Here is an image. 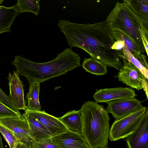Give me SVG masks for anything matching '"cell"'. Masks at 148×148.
I'll use <instances>...</instances> for the list:
<instances>
[{
	"label": "cell",
	"instance_id": "obj_1",
	"mask_svg": "<svg viewBox=\"0 0 148 148\" xmlns=\"http://www.w3.org/2000/svg\"><path fill=\"white\" fill-rule=\"evenodd\" d=\"M58 25L71 49H81L91 58L119 71L122 66L117 51L112 48L115 40L106 21L82 24L61 19Z\"/></svg>",
	"mask_w": 148,
	"mask_h": 148
},
{
	"label": "cell",
	"instance_id": "obj_2",
	"mask_svg": "<svg viewBox=\"0 0 148 148\" xmlns=\"http://www.w3.org/2000/svg\"><path fill=\"white\" fill-rule=\"evenodd\" d=\"M80 57L79 54L69 48L57 54L50 61L38 63L19 55L15 57L11 62L19 75L26 77L29 84L40 83L61 75L81 66Z\"/></svg>",
	"mask_w": 148,
	"mask_h": 148
},
{
	"label": "cell",
	"instance_id": "obj_3",
	"mask_svg": "<svg viewBox=\"0 0 148 148\" xmlns=\"http://www.w3.org/2000/svg\"><path fill=\"white\" fill-rule=\"evenodd\" d=\"M82 120L81 134L90 148H99L108 145L110 119L102 105L95 101L85 102L79 110Z\"/></svg>",
	"mask_w": 148,
	"mask_h": 148
},
{
	"label": "cell",
	"instance_id": "obj_4",
	"mask_svg": "<svg viewBox=\"0 0 148 148\" xmlns=\"http://www.w3.org/2000/svg\"><path fill=\"white\" fill-rule=\"evenodd\" d=\"M123 2L116 3L106 21L111 31H116L124 34L142 53H144L145 49L139 31L143 26V24L125 0Z\"/></svg>",
	"mask_w": 148,
	"mask_h": 148
},
{
	"label": "cell",
	"instance_id": "obj_5",
	"mask_svg": "<svg viewBox=\"0 0 148 148\" xmlns=\"http://www.w3.org/2000/svg\"><path fill=\"white\" fill-rule=\"evenodd\" d=\"M147 108L136 111L119 119L115 120L110 130L109 140L115 141L124 138L134 132L141 123Z\"/></svg>",
	"mask_w": 148,
	"mask_h": 148
},
{
	"label": "cell",
	"instance_id": "obj_6",
	"mask_svg": "<svg viewBox=\"0 0 148 148\" xmlns=\"http://www.w3.org/2000/svg\"><path fill=\"white\" fill-rule=\"evenodd\" d=\"M123 65L115 76L127 86L137 90L143 89L148 98L147 79L142 72L130 62L123 58Z\"/></svg>",
	"mask_w": 148,
	"mask_h": 148
},
{
	"label": "cell",
	"instance_id": "obj_7",
	"mask_svg": "<svg viewBox=\"0 0 148 148\" xmlns=\"http://www.w3.org/2000/svg\"><path fill=\"white\" fill-rule=\"evenodd\" d=\"M106 110L116 120L143 108L141 102L135 97L113 100L106 102Z\"/></svg>",
	"mask_w": 148,
	"mask_h": 148
},
{
	"label": "cell",
	"instance_id": "obj_8",
	"mask_svg": "<svg viewBox=\"0 0 148 148\" xmlns=\"http://www.w3.org/2000/svg\"><path fill=\"white\" fill-rule=\"evenodd\" d=\"M0 124L12 131L20 141L31 146L33 141L26 119L23 117H8L0 119Z\"/></svg>",
	"mask_w": 148,
	"mask_h": 148
},
{
	"label": "cell",
	"instance_id": "obj_9",
	"mask_svg": "<svg viewBox=\"0 0 148 148\" xmlns=\"http://www.w3.org/2000/svg\"><path fill=\"white\" fill-rule=\"evenodd\" d=\"M18 72L14 70L12 73H9L8 80L10 95L12 102L18 110H25L26 101L24 98V85L20 79Z\"/></svg>",
	"mask_w": 148,
	"mask_h": 148
},
{
	"label": "cell",
	"instance_id": "obj_10",
	"mask_svg": "<svg viewBox=\"0 0 148 148\" xmlns=\"http://www.w3.org/2000/svg\"><path fill=\"white\" fill-rule=\"evenodd\" d=\"M137 96L134 90L130 88L120 87L96 89L93 98L97 103L131 98Z\"/></svg>",
	"mask_w": 148,
	"mask_h": 148
},
{
	"label": "cell",
	"instance_id": "obj_11",
	"mask_svg": "<svg viewBox=\"0 0 148 148\" xmlns=\"http://www.w3.org/2000/svg\"><path fill=\"white\" fill-rule=\"evenodd\" d=\"M51 138L58 148H90L81 133L69 130Z\"/></svg>",
	"mask_w": 148,
	"mask_h": 148
},
{
	"label": "cell",
	"instance_id": "obj_12",
	"mask_svg": "<svg viewBox=\"0 0 148 148\" xmlns=\"http://www.w3.org/2000/svg\"><path fill=\"white\" fill-rule=\"evenodd\" d=\"M25 111L38 120L48 130L52 137L68 130L58 118L44 111H32L26 108Z\"/></svg>",
	"mask_w": 148,
	"mask_h": 148
},
{
	"label": "cell",
	"instance_id": "obj_13",
	"mask_svg": "<svg viewBox=\"0 0 148 148\" xmlns=\"http://www.w3.org/2000/svg\"><path fill=\"white\" fill-rule=\"evenodd\" d=\"M148 110L140 125L126 137L128 148H148Z\"/></svg>",
	"mask_w": 148,
	"mask_h": 148
},
{
	"label": "cell",
	"instance_id": "obj_14",
	"mask_svg": "<svg viewBox=\"0 0 148 148\" xmlns=\"http://www.w3.org/2000/svg\"><path fill=\"white\" fill-rule=\"evenodd\" d=\"M23 116L26 119L29 128V134L33 141L52 137L48 130L33 116L25 111Z\"/></svg>",
	"mask_w": 148,
	"mask_h": 148
},
{
	"label": "cell",
	"instance_id": "obj_15",
	"mask_svg": "<svg viewBox=\"0 0 148 148\" xmlns=\"http://www.w3.org/2000/svg\"><path fill=\"white\" fill-rule=\"evenodd\" d=\"M19 14L16 4L11 7L0 5V34L11 32L10 27Z\"/></svg>",
	"mask_w": 148,
	"mask_h": 148
},
{
	"label": "cell",
	"instance_id": "obj_16",
	"mask_svg": "<svg viewBox=\"0 0 148 148\" xmlns=\"http://www.w3.org/2000/svg\"><path fill=\"white\" fill-rule=\"evenodd\" d=\"M58 118L69 130L78 133H81L82 120L79 110L69 111Z\"/></svg>",
	"mask_w": 148,
	"mask_h": 148
},
{
	"label": "cell",
	"instance_id": "obj_17",
	"mask_svg": "<svg viewBox=\"0 0 148 148\" xmlns=\"http://www.w3.org/2000/svg\"><path fill=\"white\" fill-rule=\"evenodd\" d=\"M111 31L115 40L116 41L123 40L125 45L132 55L139 60L146 67L148 68L146 56L139 50L132 41L123 34L116 31Z\"/></svg>",
	"mask_w": 148,
	"mask_h": 148
},
{
	"label": "cell",
	"instance_id": "obj_18",
	"mask_svg": "<svg viewBox=\"0 0 148 148\" xmlns=\"http://www.w3.org/2000/svg\"><path fill=\"white\" fill-rule=\"evenodd\" d=\"M140 20L143 26L148 29V0H125Z\"/></svg>",
	"mask_w": 148,
	"mask_h": 148
},
{
	"label": "cell",
	"instance_id": "obj_19",
	"mask_svg": "<svg viewBox=\"0 0 148 148\" xmlns=\"http://www.w3.org/2000/svg\"><path fill=\"white\" fill-rule=\"evenodd\" d=\"M40 83H34L29 84V92L25 97L28 101L27 109L32 111H40L41 106L39 100Z\"/></svg>",
	"mask_w": 148,
	"mask_h": 148
},
{
	"label": "cell",
	"instance_id": "obj_20",
	"mask_svg": "<svg viewBox=\"0 0 148 148\" xmlns=\"http://www.w3.org/2000/svg\"><path fill=\"white\" fill-rule=\"evenodd\" d=\"M82 66L86 72L97 75H104L108 72L106 65L91 57L84 58Z\"/></svg>",
	"mask_w": 148,
	"mask_h": 148
},
{
	"label": "cell",
	"instance_id": "obj_21",
	"mask_svg": "<svg viewBox=\"0 0 148 148\" xmlns=\"http://www.w3.org/2000/svg\"><path fill=\"white\" fill-rule=\"evenodd\" d=\"M40 0H18L16 4L20 13L30 12L38 15L40 9Z\"/></svg>",
	"mask_w": 148,
	"mask_h": 148
},
{
	"label": "cell",
	"instance_id": "obj_22",
	"mask_svg": "<svg viewBox=\"0 0 148 148\" xmlns=\"http://www.w3.org/2000/svg\"><path fill=\"white\" fill-rule=\"evenodd\" d=\"M117 52L118 55L120 58H123L130 62L140 70L148 80V68L146 67L139 60L132 55L125 45L122 49Z\"/></svg>",
	"mask_w": 148,
	"mask_h": 148
},
{
	"label": "cell",
	"instance_id": "obj_23",
	"mask_svg": "<svg viewBox=\"0 0 148 148\" xmlns=\"http://www.w3.org/2000/svg\"><path fill=\"white\" fill-rule=\"evenodd\" d=\"M0 133L3 135L10 148H14L15 144L19 141L12 131L1 124Z\"/></svg>",
	"mask_w": 148,
	"mask_h": 148
},
{
	"label": "cell",
	"instance_id": "obj_24",
	"mask_svg": "<svg viewBox=\"0 0 148 148\" xmlns=\"http://www.w3.org/2000/svg\"><path fill=\"white\" fill-rule=\"evenodd\" d=\"M51 138L44 139L38 141H33L30 148H58L53 141Z\"/></svg>",
	"mask_w": 148,
	"mask_h": 148
},
{
	"label": "cell",
	"instance_id": "obj_25",
	"mask_svg": "<svg viewBox=\"0 0 148 148\" xmlns=\"http://www.w3.org/2000/svg\"><path fill=\"white\" fill-rule=\"evenodd\" d=\"M23 117L21 113H17L0 102V119L8 117Z\"/></svg>",
	"mask_w": 148,
	"mask_h": 148
},
{
	"label": "cell",
	"instance_id": "obj_26",
	"mask_svg": "<svg viewBox=\"0 0 148 148\" xmlns=\"http://www.w3.org/2000/svg\"><path fill=\"white\" fill-rule=\"evenodd\" d=\"M0 102L15 112L21 113L15 107L9 96L7 95L0 88Z\"/></svg>",
	"mask_w": 148,
	"mask_h": 148
},
{
	"label": "cell",
	"instance_id": "obj_27",
	"mask_svg": "<svg viewBox=\"0 0 148 148\" xmlns=\"http://www.w3.org/2000/svg\"><path fill=\"white\" fill-rule=\"evenodd\" d=\"M140 33L147 56L148 55V29L142 26L139 29Z\"/></svg>",
	"mask_w": 148,
	"mask_h": 148
},
{
	"label": "cell",
	"instance_id": "obj_28",
	"mask_svg": "<svg viewBox=\"0 0 148 148\" xmlns=\"http://www.w3.org/2000/svg\"><path fill=\"white\" fill-rule=\"evenodd\" d=\"M125 43L123 40H115L112 48L113 50L118 51L122 49Z\"/></svg>",
	"mask_w": 148,
	"mask_h": 148
},
{
	"label": "cell",
	"instance_id": "obj_29",
	"mask_svg": "<svg viewBox=\"0 0 148 148\" xmlns=\"http://www.w3.org/2000/svg\"><path fill=\"white\" fill-rule=\"evenodd\" d=\"M14 148H30V147L26 144L18 141L15 144Z\"/></svg>",
	"mask_w": 148,
	"mask_h": 148
},
{
	"label": "cell",
	"instance_id": "obj_30",
	"mask_svg": "<svg viewBox=\"0 0 148 148\" xmlns=\"http://www.w3.org/2000/svg\"><path fill=\"white\" fill-rule=\"evenodd\" d=\"M2 140V138L0 134V148H3Z\"/></svg>",
	"mask_w": 148,
	"mask_h": 148
},
{
	"label": "cell",
	"instance_id": "obj_31",
	"mask_svg": "<svg viewBox=\"0 0 148 148\" xmlns=\"http://www.w3.org/2000/svg\"><path fill=\"white\" fill-rule=\"evenodd\" d=\"M3 0H0V4H2L3 3Z\"/></svg>",
	"mask_w": 148,
	"mask_h": 148
},
{
	"label": "cell",
	"instance_id": "obj_32",
	"mask_svg": "<svg viewBox=\"0 0 148 148\" xmlns=\"http://www.w3.org/2000/svg\"><path fill=\"white\" fill-rule=\"evenodd\" d=\"M108 148V147H107V146H105L104 147H100V148Z\"/></svg>",
	"mask_w": 148,
	"mask_h": 148
}]
</instances>
